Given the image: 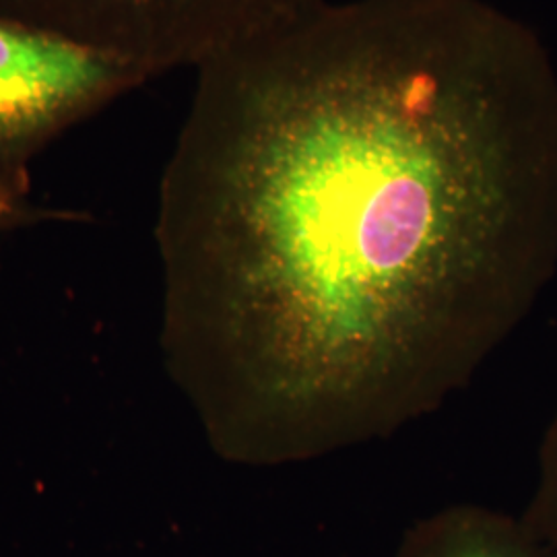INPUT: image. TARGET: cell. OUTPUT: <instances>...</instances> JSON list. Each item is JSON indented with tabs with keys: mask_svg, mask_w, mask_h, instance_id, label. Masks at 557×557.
I'll return each mask as SVG.
<instances>
[{
	"mask_svg": "<svg viewBox=\"0 0 557 557\" xmlns=\"http://www.w3.org/2000/svg\"><path fill=\"white\" fill-rule=\"evenodd\" d=\"M75 211L50 209L32 197V180L0 174V236L50 221H79Z\"/></svg>",
	"mask_w": 557,
	"mask_h": 557,
	"instance_id": "6",
	"label": "cell"
},
{
	"mask_svg": "<svg viewBox=\"0 0 557 557\" xmlns=\"http://www.w3.org/2000/svg\"><path fill=\"white\" fill-rule=\"evenodd\" d=\"M160 182L161 354L281 467L436 413L557 269V79L485 0H320L197 69Z\"/></svg>",
	"mask_w": 557,
	"mask_h": 557,
	"instance_id": "1",
	"label": "cell"
},
{
	"mask_svg": "<svg viewBox=\"0 0 557 557\" xmlns=\"http://www.w3.org/2000/svg\"><path fill=\"white\" fill-rule=\"evenodd\" d=\"M520 518L547 554L557 557V413L539 444L537 487Z\"/></svg>",
	"mask_w": 557,
	"mask_h": 557,
	"instance_id": "5",
	"label": "cell"
},
{
	"mask_svg": "<svg viewBox=\"0 0 557 557\" xmlns=\"http://www.w3.org/2000/svg\"><path fill=\"white\" fill-rule=\"evenodd\" d=\"M320 0H0V15L124 60L149 79L199 69Z\"/></svg>",
	"mask_w": 557,
	"mask_h": 557,
	"instance_id": "2",
	"label": "cell"
},
{
	"mask_svg": "<svg viewBox=\"0 0 557 557\" xmlns=\"http://www.w3.org/2000/svg\"><path fill=\"white\" fill-rule=\"evenodd\" d=\"M147 81L112 54L0 15V174L29 178L52 140Z\"/></svg>",
	"mask_w": 557,
	"mask_h": 557,
	"instance_id": "3",
	"label": "cell"
},
{
	"mask_svg": "<svg viewBox=\"0 0 557 557\" xmlns=\"http://www.w3.org/2000/svg\"><path fill=\"white\" fill-rule=\"evenodd\" d=\"M395 557L552 556L522 518L478 504H455L409 527Z\"/></svg>",
	"mask_w": 557,
	"mask_h": 557,
	"instance_id": "4",
	"label": "cell"
}]
</instances>
